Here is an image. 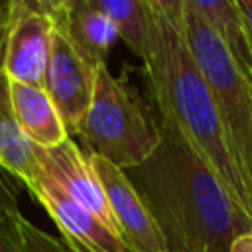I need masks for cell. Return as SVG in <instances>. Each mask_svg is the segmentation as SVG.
I'll use <instances>...</instances> for the list:
<instances>
[{"label":"cell","mask_w":252,"mask_h":252,"mask_svg":"<svg viewBox=\"0 0 252 252\" xmlns=\"http://www.w3.org/2000/svg\"><path fill=\"white\" fill-rule=\"evenodd\" d=\"M124 171L158 222L167 252H228L236 236L252 230V219L213 167L161 118L154 154Z\"/></svg>","instance_id":"cell-1"},{"label":"cell","mask_w":252,"mask_h":252,"mask_svg":"<svg viewBox=\"0 0 252 252\" xmlns=\"http://www.w3.org/2000/svg\"><path fill=\"white\" fill-rule=\"evenodd\" d=\"M144 73L159 118L175 126L252 219V191L222 128L213 91L185 32L183 0H146Z\"/></svg>","instance_id":"cell-2"},{"label":"cell","mask_w":252,"mask_h":252,"mask_svg":"<svg viewBox=\"0 0 252 252\" xmlns=\"http://www.w3.org/2000/svg\"><path fill=\"white\" fill-rule=\"evenodd\" d=\"M75 134L85 140L91 154L120 169H130L148 159L158 148L159 120L104 63L96 69L93 102Z\"/></svg>","instance_id":"cell-3"},{"label":"cell","mask_w":252,"mask_h":252,"mask_svg":"<svg viewBox=\"0 0 252 252\" xmlns=\"http://www.w3.org/2000/svg\"><path fill=\"white\" fill-rule=\"evenodd\" d=\"M183 14L191 53L213 91L230 150L252 191V79L189 0H183Z\"/></svg>","instance_id":"cell-4"},{"label":"cell","mask_w":252,"mask_h":252,"mask_svg":"<svg viewBox=\"0 0 252 252\" xmlns=\"http://www.w3.org/2000/svg\"><path fill=\"white\" fill-rule=\"evenodd\" d=\"M96 69L98 67L75 45V41L55 26L43 89L71 132H77L81 120L91 108Z\"/></svg>","instance_id":"cell-5"},{"label":"cell","mask_w":252,"mask_h":252,"mask_svg":"<svg viewBox=\"0 0 252 252\" xmlns=\"http://www.w3.org/2000/svg\"><path fill=\"white\" fill-rule=\"evenodd\" d=\"M53 30L55 22L45 10L43 0H14L6 55L2 65L10 81L43 87Z\"/></svg>","instance_id":"cell-6"},{"label":"cell","mask_w":252,"mask_h":252,"mask_svg":"<svg viewBox=\"0 0 252 252\" xmlns=\"http://www.w3.org/2000/svg\"><path fill=\"white\" fill-rule=\"evenodd\" d=\"M91 161L108 199L122 244L130 252H167L158 222L134 189L126 171L94 154H91Z\"/></svg>","instance_id":"cell-7"},{"label":"cell","mask_w":252,"mask_h":252,"mask_svg":"<svg viewBox=\"0 0 252 252\" xmlns=\"http://www.w3.org/2000/svg\"><path fill=\"white\" fill-rule=\"evenodd\" d=\"M28 191L53 219L65 244L73 252H130L112 230L69 197L67 191L43 169L35 183L28 185Z\"/></svg>","instance_id":"cell-8"},{"label":"cell","mask_w":252,"mask_h":252,"mask_svg":"<svg viewBox=\"0 0 252 252\" xmlns=\"http://www.w3.org/2000/svg\"><path fill=\"white\" fill-rule=\"evenodd\" d=\"M37 159L41 169L53 177L69 197H73L83 209L93 213L108 230L118 236V226L104 189L94 173L91 154L87 156L71 138H67L53 150L37 148Z\"/></svg>","instance_id":"cell-9"},{"label":"cell","mask_w":252,"mask_h":252,"mask_svg":"<svg viewBox=\"0 0 252 252\" xmlns=\"http://www.w3.org/2000/svg\"><path fill=\"white\" fill-rule=\"evenodd\" d=\"M43 6L55 26H59L96 67L106 63L108 49L118 37V32L91 0H43Z\"/></svg>","instance_id":"cell-10"},{"label":"cell","mask_w":252,"mask_h":252,"mask_svg":"<svg viewBox=\"0 0 252 252\" xmlns=\"http://www.w3.org/2000/svg\"><path fill=\"white\" fill-rule=\"evenodd\" d=\"M10 91L16 118L33 146L53 150L69 138V130L43 87L10 81Z\"/></svg>","instance_id":"cell-11"},{"label":"cell","mask_w":252,"mask_h":252,"mask_svg":"<svg viewBox=\"0 0 252 252\" xmlns=\"http://www.w3.org/2000/svg\"><path fill=\"white\" fill-rule=\"evenodd\" d=\"M0 167L22 179L26 187L35 183L41 171L37 146L30 142L16 118L10 79L4 69L0 71Z\"/></svg>","instance_id":"cell-12"},{"label":"cell","mask_w":252,"mask_h":252,"mask_svg":"<svg viewBox=\"0 0 252 252\" xmlns=\"http://www.w3.org/2000/svg\"><path fill=\"white\" fill-rule=\"evenodd\" d=\"M189 4L215 30L236 65L252 79V45L236 0H189Z\"/></svg>","instance_id":"cell-13"},{"label":"cell","mask_w":252,"mask_h":252,"mask_svg":"<svg viewBox=\"0 0 252 252\" xmlns=\"http://www.w3.org/2000/svg\"><path fill=\"white\" fill-rule=\"evenodd\" d=\"M118 32V37L138 55L144 53L146 37V0H91Z\"/></svg>","instance_id":"cell-14"},{"label":"cell","mask_w":252,"mask_h":252,"mask_svg":"<svg viewBox=\"0 0 252 252\" xmlns=\"http://www.w3.org/2000/svg\"><path fill=\"white\" fill-rule=\"evenodd\" d=\"M14 220H16V228H18L24 252H73L65 242L57 240L55 236L35 226L22 213H18Z\"/></svg>","instance_id":"cell-15"},{"label":"cell","mask_w":252,"mask_h":252,"mask_svg":"<svg viewBox=\"0 0 252 252\" xmlns=\"http://www.w3.org/2000/svg\"><path fill=\"white\" fill-rule=\"evenodd\" d=\"M14 219L0 220V252H24Z\"/></svg>","instance_id":"cell-16"},{"label":"cell","mask_w":252,"mask_h":252,"mask_svg":"<svg viewBox=\"0 0 252 252\" xmlns=\"http://www.w3.org/2000/svg\"><path fill=\"white\" fill-rule=\"evenodd\" d=\"M18 213H20V209H18L16 191L0 173V220L14 219Z\"/></svg>","instance_id":"cell-17"},{"label":"cell","mask_w":252,"mask_h":252,"mask_svg":"<svg viewBox=\"0 0 252 252\" xmlns=\"http://www.w3.org/2000/svg\"><path fill=\"white\" fill-rule=\"evenodd\" d=\"M12 8H14V0H0V71L4 65V55H6L8 32H10V22H12Z\"/></svg>","instance_id":"cell-18"},{"label":"cell","mask_w":252,"mask_h":252,"mask_svg":"<svg viewBox=\"0 0 252 252\" xmlns=\"http://www.w3.org/2000/svg\"><path fill=\"white\" fill-rule=\"evenodd\" d=\"M236 6L242 14L244 26H246V33H248V41L252 45V0H236Z\"/></svg>","instance_id":"cell-19"},{"label":"cell","mask_w":252,"mask_h":252,"mask_svg":"<svg viewBox=\"0 0 252 252\" xmlns=\"http://www.w3.org/2000/svg\"><path fill=\"white\" fill-rule=\"evenodd\" d=\"M228 252H252V230H246L240 236H236Z\"/></svg>","instance_id":"cell-20"}]
</instances>
